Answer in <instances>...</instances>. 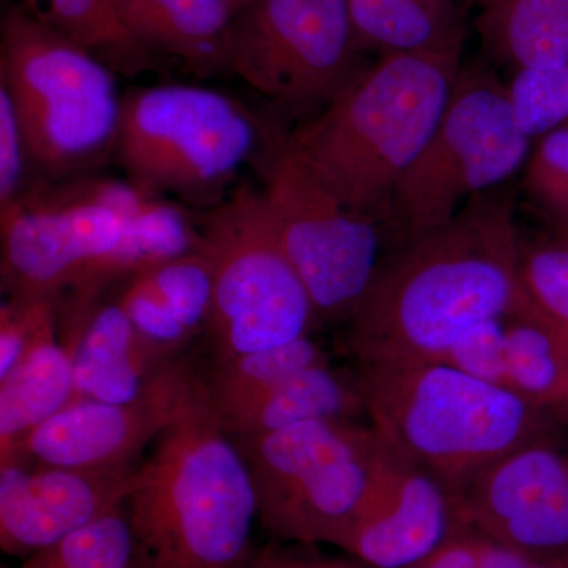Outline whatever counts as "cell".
<instances>
[{
    "mask_svg": "<svg viewBox=\"0 0 568 568\" xmlns=\"http://www.w3.org/2000/svg\"><path fill=\"white\" fill-rule=\"evenodd\" d=\"M519 257L510 201L474 197L383 264L347 321L351 351L361 364L443 361L470 328L521 312Z\"/></svg>",
    "mask_w": 568,
    "mask_h": 568,
    "instance_id": "1",
    "label": "cell"
},
{
    "mask_svg": "<svg viewBox=\"0 0 568 568\" xmlns=\"http://www.w3.org/2000/svg\"><path fill=\"white\" fill-rule=\"evenodd\" d=\"M134 568H250L257 549L248 467L201 377L181 417L134 466L125 504Z\"/></svg>",
    "mask_w": 568,
    "mask_h": 568,
    "instance_id": "2",
    "label": "cell"
},
{
    "mask_svg": "<svg viewBox=\"0 0 568 568\" xmlns=\"http://www.w3.org/2000/svg\"><path fill=\"white\" fill-rule=\"evenodd\" d=\"M462 54L463 44L381 55L320 114L287 133V148L347 207L386 227L396 183L443 118Z\"/></svg>",
    "mask_w": 568,
    "mask_h": 568,
    "instance_id": "3",
    "label": "cell"
},
{
    "mask_svg": "<svg viewBox=\"0 0 568 568\" xmlns=\"http://www.w3.org/2000/svg\"><path fill=\"white\" fill-rule=\"evenodd\" d=\"M355 384L377 435L455 499L499 459L547 439L544 407L448 362H366Z\"/></svg>",
    "mask_w": 568,
    "mask_h": 568,
    "instance_id": "4",
    "label": "cell"
},
{
    "mask_svg": "<svg viewBox=\"0 0 568 568\" xmlns=\"http://www.w3.org/2000/svg\"><path fill=\"white\" fill-rule=\"evenodd\" d=\"M155 194L114 179H63L24 190L0 212L11 297H95L148 267L140 233Z\"/></svg>",
    "mask_w": 568,
    "mask_h": 568,
    "instance_id": "5",
    "label": "cell"
},
{
    "mask_svg": "<svg viewBox=\"0 0 568 568\" xmlns=\"http://www.w3.org/2000/svg\"><path fill=\"white\" fill-rule=\"evenodd\" d=\"M265 125L226 93L164 82L122 95L114 156L138 189L211 211L282 134Z\"/></svg>",
    "mask_w": 568,
    "mask_h": 568,
    "instance_id": "6",
    "label": "cell"
},
{
    "mask_svg": "<svg viewBox=\"0 0 568 568\" xmlns=\"http://www.w3.org/2000/svg\"><path fill=\"white\" fill-rule=\"evenodd\" d=\"M0 85L43 182L70 179L114 155L122 114L114 71L22 3L3 11L0 22Z\"/></svg>",
    "mask_w": 568,
    "mask_h": 568,
    "instance_id": "7",
    "label": "cell"
},
{
    "mask_svg": "<svg viewBox=\"0 0 568 568\" xmlns=\"http://www.w3.org/2000/svg\"><path fill=\"white\" fill-rule=\"evenodd\" d=\"M528 152L506 85L491 71L462 70L435 132L392 194L386 227L396 252L518 173Z\"/></svg>",
    "mask_w": 568,
    "mask_h": 568,
    "instance_id": "8",
    "label": "cell"
},
{
    "mask_svg": "<svg viewBox=\"0 0 568 568\" xmlns=\"http://www.w3.org/2000/svg\"><path fill=\"white\" fill-rule=\"evenodd\" d=\"M203 252L213 271L207 332L216 362L308 335L317 323L304 283L284 253L263 190L242 183L200 212Z\"/></svg>",
    "mask_w": 568,
    "mask_h": 568,
    "instance_id": "9",
    "label": "cell"
},
{
    "mask_svg": "<svg viewBox=\"0 0 568 568\" xmlns=\"http://www.w3.org/2000/svg\"><path fill=\"white\" fill-rule=\"evenodd\" d=\"M276 541L336 545L364 499L379 436L354 420H312L233 437Z\"/></svg>",
    "mask_w": 568,
    "mask_h": 568,
    "instance_id": "10",
    "label": "cell"
},
{
    "mask_svg": "<svg viewBox=\"0 0 568 568\" xmlns=\"http://www.w3.org/2000/svg\"><path fill=\"white\" fill-rule=\"evenodd\" d=\"M286 136L272 142L257 162L265 201L317 323L349 321L390 257L384 252L390 235L377 220L347 207L287 148Z\"/></svg>",
    "mask_w": 568,
    "mask_h": 568,
    "instance_id": "11",
    "label": "cell"
},
{
    "mask_svg": "<svg viewBox=\"0 0 568 568\" xmlns=\"http://www.w3.org/2000/svg\"><path fill=\"white\" fill-rule=\"evenodd\" d=\"M364 54L347 0H253L234 18L230 73L286 114H320Z\"/></svg>",
    "mask_w": 568,
    "mask_h": 568,
    "instance_id": "12",
    "label": "cell"
},
{
    "mask_svg": "<svg viewBox=\"0 0 568 568\" xmlns=\"http://www.w3.org/2000/svg\"><path fill=\"white\" fill-rule=\"evenodd\" d=\"M201 376L175 358L133 402H78L33 428L6 463L74 470H130L145 447L173 425Z\"/></svg>",
    "mask_w": 568,
    "mask_h": 568,
    "instance_id": "13",
    "label": "cell"
},
{
    "mask_svg": "<svg viewBox=\"0 0 568 568\" xmlns=\"http://www.w3.org/2000/svg\"><path fill=\"white\" fill-rule=\"evenodd\" d=\"M459 526L541 562L568 555V454L547 439L485 469L457 499Z\"/></svg>",
    "mask_w": 568,
    "mask_h": 568,
    "instance_id": "14",
    "label": "cell"
},
{
    "mask_svg": "<svg viewBox=\"0 0 568 568\" xmlns=\"http://www.w3.org/2000/svg\"><path fill=\"white\" fill-rule=\"evenodd\" d=\"M459 528L454 495L379 436L368 488L335 547L368 568H417Z\"/></svg>",
    "mask_w": 568,
    "mask_h": 568,
    "instance_id": "15",
    "label": "cell"
},
{
    "mask_svg": "<svg viewBox=\"0 0 568 568\" xmlns=\"http://www.w3.org/2000/svg\"><path fill=\"white\" fill-rule=\"evenodd\" d=\"M133 469L0 465V547L28 559L118 510L125 504Z\"/></svg>",
    "mask_w": 568,
    "mask_h": 568,
    "instance_id": "16",
    "label": "cell"
},
{
    "mask_svg": "<svg viewBox=\"0 0 568 568\" xmlns=\"http://www.w3.org/2000/svg\"><path fill=\"white\" fill-rule=\"evenodd\" d=\"M100 295L67 297L69 334L63 345L73 365L69 405L133 402L178 358L145 342L118 301L100 302Z\"/></svg>",
    "mask_w": 568,
    "mask_h": 568,
    "instance_id": "17",
    "label": "cell"
},
{
    "mask_svg": "<svg viewBox=\"0 0 568 568\" xmlns=\"http://www.w3.org/2000/svg\"><path fill=\"white\" fill-rule=\"evenodd\" d=\"M123 26L160 63L207 78L230 73L233 0H119Z\"/></svg>",
    "mask_w": 568,
    "mask_h": 568,
    "instance_id": "18",
    "label": "cell"
},
{
    "mask_svg": "<svg viewBox=\"0 0 568 568\" xmlns=\"http://www.w3.org/2000/svg\"><path fill=\"white\" fill-rule=\"evenodd\" d=\"M73 365L58 338L54 305L41 316L24 353L9 375L0 377V463L33 428L69 405Z\"/></svg>",
    "mask_w": 568,
    "mask_h": 568,
    "instance_id": "19",
    "label": "cell"
},
{
    "mask_svg": "<svg viewBox=\"0 0 568 568\" xmlns=\"http://www.w3.org/2000/svg\"><path fill=\"white\" fill-rule=\"evenodd\" d=\"M231 437L265 435L312 420H354L365 416L357 384L328 364L295 373L252 402L215 414Z\"/></svg>",
    "mask_w": 568,
    "mask_h": 568,
    "instance_id": "20",
    "label": "cell"
},
{
    "mask_svg": "<svg viewBox=\"0 0 568 568\" xmlns=\"http://www.w3.org/2000/svg\"><path fill=\"white\" fill-rule=\"evenodd\" d=\"M364 52L440 51L463 44L457 0H347Z\"/></svg>",
    "mask_w": 568,
    "mask_h": 568,
    "instance_id": "21",
    "label": "cell"
},
{
    "mask_svg": "<svg viewBox=\"0 0 568 568\" xmlns=\"http://www.w3.org/2000/svg\"><path fill=\"white\" fill-rule=\"evenodd\" d=\"M477 28L485 48L515 71L568 62V0H496Z\"/></svg>",
    "mask_w": 568,
    "mask_h": 568,
    "instance_id": "22",
    "label": "cell"
},
{
    "mask_svg": "<svg viewBox=\"0 0 568 568\" xmlns=\"http://www.w3.org/2000/svg\"><path fill=\"white\" fill-rule=\"evenodd\" d=\"M538 407L564 405L568 395V334L532 313L506 316L503 383Z\"/></svg>",
    "mask_w": 568,
    "mask_h": 568,
    "instance_id": "23",
    "label": "cell"
},
{
    "mask_svg": "<svg viewBox=\"0 0 568 568\" xmlns=\"http://www.w3.org/2000/svg\"><path fill=\"white\" fill-rule=\"evenodd\" d=\"M37 20L80 44L115 74L136 78L162 63L123 26L119 0H22Z\"/></svg>",
    "mask_w": 568,
    "mask_h": 568,
    "instance_id": "24",
    "label": "cell"
},
{
    "mask_svg": "<svg viewBox=\"0 0 568 568\" xmlns=\"http://www.w3.org/2000/svg\"><path fill=\"white\" fill-rule=\"evenodd\" d=\"M328 364L327 354L308 335L271 349L216 362L204 377L213 413L222 414L271 390L276 384L312 366Z\"/></svg>",
    "mask_w": 568,
    "mask_h": 568,
    "instance_id": "25",
    "label": "cell"
},
{
    "mask_svg": "<svg viewBox=\"0 0 568 568\" xmlns=\"http://www.w3.org/2000/svg\"><path fill=\"white\" fill-rule=\"evenodd\" d=\"M22 568H134L132 530L125 507L29 556Z\"/></svg>",
    "mask_w": 568,
    "mask_h": 568,
    "instance_id": "26",
    "label": "cell"
},
{
    "mask_svg": "<svg viewBox=\"0 0 568 568\" xmlns=\"http://www.w3.org/2000/svg\"><path fill=\"white\" fill-rule=\"evenodd\" d=\"M144 274L190 334L205 331L213 304V271L203 250L182 254Z\"/></svg>",
    "mask_w": 568,
    "mask_h": 568,
    "instance_id": "27",
    "label": "cell"
},
{
    "mask_svg": "<svg viewBox=\"0 0 568 568\" xmlns=\"http://www.w3.org/2000/svg\"><path fill=\"white\" fill-rule=\"evenodd\" d=\"M523 310L568 331V242L521 246Z\"/></svg>",
    "mask_w": 568,
    "mask_h": 568,
    "instance_id": "28",
    "label": "cell"
},
{
    "mask_svg": "<svg viewBox=\"0 0 568 568\" xmlns=\"http://www.w3.org/2000/svg\"><path fill=\"white\" fill-rule=\"evenodd\" d=\"M508 89L519 129L541 136L568 121V62L549 69L519 70Z\"/></svg>",
    "mask_w": 568,
    "mask_h": 568,
    "instance_id": "29",
    "label": "cell"
},
{
    "mask_svg": "<svg viewBox=\"0 0 568 568\" xmlns=\"http://www.w3.org/2000/svg\"><path fill=\"white\" fill-rule=\"evenodd\" d=\"M115 301L138 334L166 357H178L179 351L193 338L144 272L122 282Z\"/></svg>",
    "mask_w": 568,
    "mask_h": 568,
    "instance_id": "30",
    "label": "cell"
},
{
    "mask_svg": "<svg viewBox=\"0 0 568 568\" xmlns=\"http://www.w3.org/2000/svg\"><path fill=\"white\" fill-rule=\"evenodd\" d=\"M526 186L568 227V126L548 133L526 166Z\"/></svg>",
    "mask_w": 568,
    "mask_h": 568,
    "instance_id": "31",
    "label": "cell"
},
{
    "mask_svg": "<svg viewBox=\"0 0 568 568\" xmlns=\"http://www.w3.org/2000/svg\"><path fill=\"white\" fill-rule=\"evenodd\" d=\"M506 316L485 321L466 332L448 349L443 361L478 379L500 386L503 383V338Z\"/></svg>",
    "mask_w": 568,
    "mask_h": 568,
    "instance_id": "32",
    "label": "cell"
},
{
    "mask_svg": "<svg viewBox=\"0 0 568 568\" xmlns=\"http://www.w3.org/2000/svg\"><path fill=\"white\" fill-rule=\"evenodd\" d=\"M28 145L10 93L0 85V212L9 209L24 192Z\"/></svg>",
    "mask_w": 568,
    "mask_h": 568,
    "instance_id": "33",
    "label": "cell"
},
{
    "mask_svg": "<svg viewBox=\"0 0 568 568\" xmlns=\"http://www.w3.org/2000/svg\"><path fill=\"white\" fill-rule=\"evenodd\" d=\"M250 568H368L357 559L325 556L315 545L286 544L272 540L257 549Z\"/></svg>",
    "mask_w": 568,
    "mask_h": 568,
    "instance_id": "34",
    "label": "cell"
},
{
    "mask_svg": "<svg viewBox=\"0 0 568 568\" xmlns=\"http://www.w3.org/2000/svg\"><path fill=\"white\" fill-rule=\"evenodd\" d=\"M417 568H480L476 534L459 528L432 558L426 559Z\"/></svg>",
    "mask_w": 568,
    "mask_h": 568,
    "instance_id": "35",
    "label": "cell"
},
{
    "mask_svg": "<svg viewBox=\"0 0 568 568\" xmlns=\"http://www.w3.org/2000/svg\"><path fill=\"white\" fill-rule=\"evenodd\" d=\"M476 536L478 538L480 568H559L556 562H541V560L530 559L521 552L497 545L488 538L478 536V534Z\"/></svg>",
    "mask_w": 568,
    "mask_h": 568,
    "instance_id": "36",
    "label": "cell"
},
{
    "mask_svg": "<svg viewBox=\"0 0 568 568\" xmlns=\"http://www.w3.org/2000/svg\"><path fill=\"white\" fill-rule=\"evenodd\" d=\"M234 6L237 7V10L241 11L245 6H248L253 0H233Z\"/></svg>",
    "mask_w": 568,
    "mask_h": 568,
    "instance_id": "37",
    "label": "cell"
},
{
    "mask_svg": "<svg viewBox=\"0 0 568 568\" xmlns=\"http://www.w3.org/2000/svg\"><path fill=\"white\" fill-rule=\"evenodd\" d=\"M474 2L480 3L484 9H487V7L491 6V3H495L496 0H474Z\"/></svg>",
    "mask_w": 568,
    "mask_h": 568,
    "instance_id": "38",
    "label": "cell"
},
{
    "mask_svg": "<svg viewBox=\"0 0 568 568\" xmlns=\"http://www.w3.org/2000/svg\"><path fill=\"white\" fill-rule=\"evenodd\" d=\"M556 564H558L559 568H568V555L564 556V558Z\"/></svg>",
    "mask_w": 568,
    "mask_h": 568,
    "instance_id": "39",
    "label": "cell"
},
{
    "mask_svg": "<svg viewBox=\"0 0 568 568\" xmlns=\"http://www.w3.org/2000/svg\"><path fill=\"white\" fill-rule=\"evenodd\" d=\"M564 406H566V407H567V409H568V395H567L566 403H564Z\"/></svg>",
    "mask_w": 568,
    "mask_h": 568,
    "instance_id": "40",
    "label": "cell"
},
{
    "mask_svg": "<svg viewBox=\"0 0 568 568\" xmlns=\"http://www.w3.org/2000/svg\"><path fill=\"white\" fill-rule=\"evenodd\" d=\"M560 328H562V327H560ZM564 331H566V328H564ZM566 332H567V334H568V331H566Z\"/></svg>",
    "mask_w": 568,
    "mask_h": 568,
    "instance_id": "41",
    "label": "cell"
},
{
    "mask_svg": "<svg viewBox=\"0 0 568 568\" xmlns=\"http://www.w3.org/2000/svg\"><path fill=\"white\" fill-rule=\"evenodd\" d=\"M566 126H568V121H567V123H566Z\"/></svg>",
    "mask_w": 568,
    "mask_h": 568,
    "instance_id": "42",
    "label": "cell"
},
{
    "mask_svg": "<svg viewBox=\"0 0 568 568\" xmlns=\"http://www.w3.org/2000/svg\"><path fill=\"white\" fill-rule=\"evenodd\" d=\"M2 568H7V567H2Z\"/></svg>",
    "mask_w": 568,
    "mask_h": 568,
    "instance_id": "43",
    "label": "cell"
}]
</instances>
